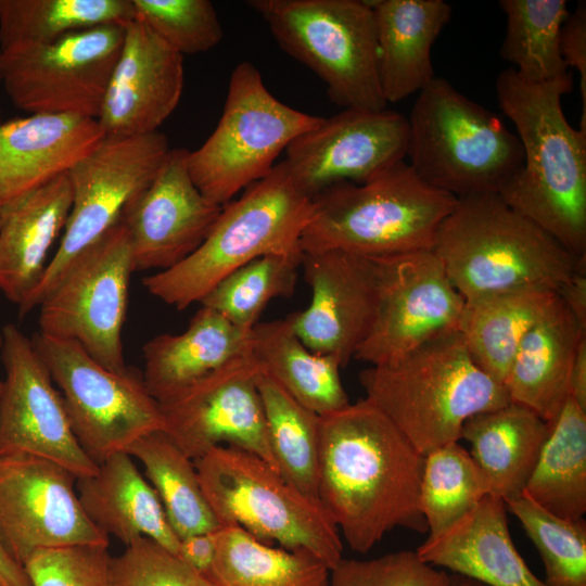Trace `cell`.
<instances>
[{
  "mask_svg": "<svg viewBox=\"0 0 586 586\" xmlns=\"http://www.w3.org/2000/svg\"><path fill=\"white\" fill-rule=\"evenodd\" d=\"M570 398L586 410V337L577 347L570 375Z\"/></svg>",
  "mask_w": 586,
  "mask_h": 586,
  "instance_id": "681fc988",
  "label": "cell"
},
{
  "mask_svg": "<svg viewBox=\"0 0 586 586\" xmlns=\"http://www.w3.org/2000/svg\"><path fill=\"white\" fill-rule=\"evenodd\" d=\"M506 33L500 58L525 81L542 84L569 74L560 53V31L569 15L565 0H500Z\"/></svg>",
  "mask_w": 586,
  "mask_h": 586,
  "instance_id": "8d00e7d4",
  "label": "cell"
},
{
  "mask_svg": "<svg viewBox=\"0 0 586 586\" xmlns=\"http://www.w3.org/2000/svg\"><path fill=\"white\" fill-rule=\"evenodd\" d=\"M84 511L107 537L125 546L145 537L177 555L179 538L149 481L128 453H117L98 464L95 473L77 479Z\"/></svg>",
  "mask_w": 586,
  "mask_h": 586,
  "instance_id": "484cf974",
  "label": "cell"
},
{
  "mask_svg": "<svg viewBox=\"0 0 586 586\" xmlns=\"http://www.w3.org/2000/svg\"><path fill=\"white\" fill-rule=\"evenodd\" d=\"M543 561L547 586H586V521L569 520L524 495L505 501Z\"/></svg>",
  "mask_w": 586,
  "mask_h": 586,
  "instance_id": "60d3db41",
  "label": "cell"
},
{
  "mask_svg": "<svg viewBox=\"0 0 586 586\" xmlns=\"http://www.w3.org/2000/svg\"><path fill=\"white\" fill-rule=\"evenodd\" d=\"M560 53L569 67L579 74L582 117L579 130L586 132V2L579 1L569 13L560 31Z\"/></svg>",
  "mask_w": 586,
  "mask_h": 586,
  "instance_id": "bcb514c9",
  "label": "cell"
},
{
  "mask_svg": "<svg viewBox=\"0 0 586 586\" xmlns=\"http://www.w3.org/2000/svg\"><path fill=\"white\" fill-rule=\"evenodd\" d=\"M309 305L288 315L302 342L345 367L368 336L379 304V266L366 256L330 250L303 253Z\"/></svg>",
  "mask_w": 586,
  "mask_h": 586,
  "instance_id": "ffe728a7",
  "label": "cell"
},
{
  "mask_svg": "<svg viewBox=\"0 0 586 586\" xmlns=\"http://www.w3.org/2000/svg\"><path fill=\"white\" fill-rule=\"evenodd\" d=\"M495 89L523 149L522 168L498 195L574 256L586 257V132L570 125L561 104L571 76L532 84L509 67Z\"/></svg>",
  "mask_w": 586,
  "mask_h": 586,
  "instance_id": "7a4b0ae2",
  "label": "cell"
},
{
  "mask_svg": "<svg viewBox=\"0 0 586 586\" xmlns=\"http://www.w3.org/2000/svg\"><path fill=\"white\" fill-rule=\"evenodd\" d=\"M322 119L279 101L265 86L258 68L241 62L230 75L215 130L188 153L190 176L208 201L225 206L241 190L266 177L280 153Z\"/></svg>",
  "mask_w": 586,
  "mask_h": 586,
  "instance_id": "30bf717a",
  "label": "cell"
},
{
  "mask_svg": "<svg viewBox=\"0 0 586 586\" xmlns=\"http://www.w3.org/2000/svg\"><path fill=\"white\" fill-rule=\"evenodd\" d=\"M188 153L170 149L153 181L120 217L135 270L163 271L181 263L204 242L222 209L196 188Z\"/></svg>",
  "mask_w": 586,
  "mask_h": 586,
  "instance_id": "44dd1931",
  "label": "cell"
},
{
  "mask_svg": "<svg viewBox=\"0 0 586 586\" xmlns=\"http://www.w3.org/2000/svg\"><path fill=\"white\" fill-rule=\"evenodd\" d=\"M72 207L68 173L1 205L0 291L20 305L36 288Z\"/></svg>",
  "mask_w": 586,
  "mask_h": 586,
  "instance_id": "d4e9b609",
  "label": "cell"
},
{
  "mask_svg": "<svg viewBox=\"0 0 586 586\" xmlns=\"http://www.w3.org/2000/svg\"><path fill=\"white\" fill-rule=\"evenodd\" d=\"M558 298L551 290L524 288L464 301L458 332L475 364L506 387L521 341Z\"/></svg>",
  "mask_w": 586,
  "mask_h": 586,
  "instance_id": "1f68e13d",
  "label": "cell"
},
{
  "mask_svg": "<svg viewBox=\"0 0 586 586\" xmlns=\"http://www.w3.org/2000/svg\"><path fill=\"white\" fill-rule=\"evenodd\" d=\"M251 330L206 306L179 334H160L143 346L142 380L158 403L239 357L250 355Z\"/></svg>",
  "mask_w": 586,
  "mask_h": 586,
  "instance_id": "f1b7e54d",
  "label": "cell"
},
{
  "mask_svg": "<svg viewBox=\"0 0 586 586\" xmlns=\"http://www.w3.org/2000/svg\"><path fill=\"white\" fill-rule=\"evenodd\" d=\"M366 398L380 408L423 456L461 440L472 416L510 403L506 387L473 360L451 331L399 359L359 373Z\"/></svg>",
  "mask_w": 586,
  "mask_h": 586,
  "instance_id": "277c9868",
  "label": "cell"
},
{
  "mask_svg": "<svg viewBox=\"0 0 586 586\" xmlns=\"http://www.w3.org/2000/svg\"><path fill=\"white\" fill-rule=\"evenodd\" d=\"M132 271L129 233L119 220L75 259L38 306L39 332L75 341L105 368L126 371L122 330Z\"/></svg>",
  "mask_w": 586,
  "mask_h": 586,
  "instance_id": "4fadbf2b",
  "label": "cell"
},
{
  "mask_svg": "<svg viewBox=\"0 0 586 586\" xmlns=\"http://www.w3.org/2000/svg\"><path fill=\"white\" fill-rule=\"evenodd\" d=\"M330 568L306 550L263 543L235 525L217 530L214 586H329Z\"/></svg>",
  "mask_w": 586,
  "mask_h": 586,
  "instance_id": "836d02e7",
  "label": "cell"
},
{
  "mask_svg": "<svg viewBox=\"0 0 586 586\" xmlns=\"http://www.w3.org/2000/svg\"><path fill=\"white\" fill-rule=\"evenodd\" d=\"M569 520L586 513V410L569 397L553 421L523 494Z\"/></svg>",
  "mask_w": 586,
  "mask_h": 586,
  "instance_id": "d6a6232c",
  "label": "cell"
},
{
  "mask_svg": "<svg viewBox=\"0 0 586 586\" xmlns=\"http://www.w3.org/2000/svg\"><path fill=\"white\" fill-rule=\"evenodd\" d=\"M76 481L52 461L0 455V542L20 565L40 549L109 545L84 511Z\"/></svg>",
  "mask_w": 586,
  "mask_h": 586,
  "instance_id": "e0dca14e",
  "label": "cell"
},
{
  "mask_svg": "<svg viewBox=\"0 0 586 586\" xmlns=\"http://www.w3.org/2000/svg\"><path fill=\"white\" fill-rule=\"evenodd\" d=\"M125 547L123 553L111 558V586H214L150 538H139Z\"/></svg>",
  "mask_w": 586,
  "mask_h": 586,
  "instance_id": "f6af8a7d",
  "label": "cell"
},
{
  "mask_svg": "<svg viewBox=\"0 0 586 586\" xmlns=\"http://www.w3.org/2000/svg\"><path fill=\"white\" fill-rule=\"evenodd\" d=\"M448 586H485L473 579L463 577L461 575L449 573V584Z\"/></svg>",
  "mask_w": 586,
  "mask_h": 586,
  "instance_id": "816d5d0a",
  "label": "cell"
},
{
  "mask_svg": "<svg viewBox=\"0 0 586 586\" xmlns=\"http://www.w3.org/2000/svg\"><path fill=\"white\" fill-rule=\"evenodd\" d=\"M423 463L367 398L320 416L317 498L356 552H368L396 527L428 532L420 509Z\"/></svg>",
  "mask_w": 586,
  "mask_h": 586,
  "instance_id": "6da1fadb",
  "label": "cell"
},
{
  "mask_svg": "<svg viewBox=\"0 0 586 586\" xmlns=\"http://www.w3.org/2000/svg\"><path fill=\"white\" fill-rule=\"evenodd\" d=\"M132 0H0V51L54 42L87 28L126 26Z\"/></svg>",
  "mask_w": 586,
  "mask_h": 586,
  "instance_id": "e575fe53",
  "label": "cell"
},
{
  "mask_svg": "<svg viewBox=\"0 0 586 586\" xmlns=\"http://www.w3.org/2000/svg\"><path fill=\"white\" fill-rule=\"evenodd\" d=\"M432 251L464 301L524 288L559 291L578 258L497 193L457 199Z\"/></svg>",
  "mask_w": 586,
  "mask_h": 586,
  "instance_id": "3957f363",
  "label": "cell"
},
{
  "mask_svg": "<svg viewBox=\"0 0 586 586\" xmlns=\"http://www.w3.org/2000/svg\"><path fill=\"white\" fill-rule=\"evenodd\" d=\"M2 391H3V383H2V380H0V403H1V397H2Z\"/></svg>",
  "mask_w": 586,
  "mask_h": 586,
  "instance_id": "11a10c76",
  "label": "cell"
},
{
  "mask_svg": "<svg viewBox=\"0 0 586 586\" xmlns=\"http://www.w3.org/2000/svg\"><path fill=\"white\" fill-rule=\"evenodd\" d=\"M0 216H1V204H0Z\"/></svg>",
  "mask_w": 586,
  "mask_h": 586,
  "instance_id": "6f0895ef",
  "label": "cell"
},
{
  "mask_svg": "<svg viewBox=\"0 0 586 586\" xmlns=\"http://www.w3.org/2000/svg\"><path fill=\"white\" fill-rule=\"evenodd\" d=\"M105 137L95 118L29 114L0 123V204L68 173Z\"/></svg>",
  "mask_w": 586,
  "mask_h": 586,
  "instance_id": "603a6c76",
  "label": "cell"
},
{
  "mask_svg": "<svg viewBox=\"0 0 586 586\" xmlns=\"http://www.w3.org/2000/svg\"><path fill=\"white\" fill-rule=\"evenodd\" d=\"M373 259L379 266L378 310L355 359L370 366L390 364L458 330L464 298L432 250Z\"/></svg>",
  "mask_w": 586,
  "mask_h": 586,
  "instance_id": "9a60e30c",
  "label": "cell"
},
{
  "mask_svg": "<svg viewBox=\"0 0 586 586\" xmlns=\"http://www.w3.org/2000/svg\"><path fill=\"white\" fill-rule=\"evenodd\" d=\"M250 355L260 373L319 416L349 404L340 375V362L332 356L309 349L288 316L254 326L250 334Z\"/></svg>",
  "mask_w": 586,
  "mask_h": 586,
  "instance_id": "4dcf8cb0",
  "label": "cell"
},
{
  "mask_svg": "<svg viewBox=\"0 0 586 586\" xmlns=\"http://www.w3.org/2000/svg\"><path fill=\"white\" fill-rule=\"evenodd\" d=\"M109 545L40 549L23 568L31 586H111Z\"/></svg>",
  "mask_w": 586,
  "mask_h": 586,
  "instance_id": "ee69618b",
  "label": "cell"
},
{
  "mask_svg": "<svg viewBox=\"0 0 586 586\" xmlns=\"http://www.w3.org/2000/svg\"><path fill=\"white\" fill-rule=\"evenodd\" d=\"M584 327L558 298L525 334L506 382L510 402L552 424L570 397V375Z\"/></svg>",
  "mask_w": 586,
  "mask_h": 586,
  "instance_id": "83f0119b",
  "label": "cell"
},
{
  "mask_svg": "<svg viewBox=\"0 0 586 586\" xmlns=\"http://www.w3.org/2000/svg\"><path fill=\"white\" fill-rule=\"evenodd\" d=\"M313 199L292 178L284 161L225 206L204 242L176 266L142 279L146 291L183 310L226 276L267 254L303 253L300 240Z\"/></svg>",
  "mask_w": 586,
  "mask_h": 586,
  "instance_id": "8992f818",
  "label": "cell"
},
{
  "mask_svg": "<svg viewBox=\"0 0 586 586\" xmlns=\"http://www.w3.org/2000/svg\"><path fill=\"white\" fill-rule=\"evenodd\" d=\"M183 77V55L141 21L129 22L95 118L105 137L157 131L180 101Z\"/></svg>",
  "mask_w": 586,
  "mask_h": 586,
  "instance_id": "7402d4cb",
  "label": "cell"
},
{
  "mask_svg": "<svg viewBox=\"0 0 586 586\" xmlns=\"http://www.w3.org/2000/svg\"><path fill=\"white\" fill-rule=\"evenodd\" d=\"M449 573L400 550L359 560L344 557L330 571L329 586H448Z\"/></svg>",
  "mask_w": 586,
  "mask_h": 586,
  "instance_id": "7bdbcfd3",
  "label": "cell"
},
{
  "mask_svg": "<svg viewBox=\"0 0 586 586\" xmlns=\"http://www.w3.org/2000/svg\"><path fill=\"white\" fill-rule=\"evenodd\" d=\"M491 495L485 475L459 442L424 456L420 509L429 535L442 532Z\"/></svg>",
  "mask_w": 586,
  "mask_h": 586,
  "instance_id": "f35d334b",
  "label": "cell"
},
{
  "mask_svg": "<svg viewBox=\"0 0 586 586\" xmlns=\"http://www.w3.org/2000/svg\"><path fill=\"white\" fill-rule=\"evenodd\" d=\"M216 551L217 530L180 538L177 556L192 570L209 581Z\"/></svg>",
  "mask_w": 586,
  "mask_h": 586,
  "instance_id": "7dc6e473",
  "label": "cell"
},
{
  "mask_svg": "<svg viewBox=\"0 0 586 586\" xmlns=\"http://www.w3.org/2000/svg\"><path fill=\"white\" fill-rule=\"evenodd\" d=\"M456 203V196L429 186L402 161L367 182H339L316 195L300 247L369 258L432 250Z\"/></svg>",
  "mask_w": 586,
  "mask_h": 586,
  "instance_id": "5b68a950",
  "label": "cell"
},
{
  "mask_svg": "<svg viewBox=\"0 0 586 586\" xmlns=\"http://www.w3.org/2000/svg\"><path fill=\"white\" fill-rule=\"evenodd\" d=\"M0 586H5V585H4L3 583H2V581H1V579H0Z\"/></svg>",
  "mask_w": 586,
  "mask_h": 586,
  "instance_id": "9f6ffc18",
  "label": "cell"
},
{
  "mask_svg": "<svg viewBox=\"0 0 586 586\" xmlns=\"http://www.w3.org/2000/svg\"><path fill=\"white\" fill-rule=\"evenodd\" d=\"M1 364L5 378L0 403V455H25L52 461L77 479L98 464L78 443L61 393L31 339L15 324L2 329Z\"/></svg>",
  "mask_w": 586,
  "mask_h": 586,
  "instance_id": "ac0fdd59",
  "label": "cell"
},
{
  "mask_svg": "<svg viewBox=\"0 0 586 586\" xmlns=\"http://www.w3.org/2000/svg\"><path fill=\"white\" fill-rule=\"evenodd\" d=\"M194 466L220 526L235 525L263 543L306 550L330 570L343 558L341 534L319 500L292 486L263 458L224 445Z\"/></svg>",
  "mask_w": 586,
  "mask_h": 586,
  "instance_id": "ba28073f",
  "label": "cell"
},
{
  "mask_svg": "<svg viewBox=\"0 0 586 586\" xmlns=\"http://www.w3.org/2000/svg\"><path fill=\"white\" fill-rule=\"evenodd\" d=\"M169 150L158 130L104 137L68 171L72 207L63 237L40 281L18 305L21 317L38 307L75 259L119 222L126 207L153 181Z\"/></svg>",
  "mask_w": 586,
  "mask_h": 586,
  "instance_id": "8fae6325",
  "label": "cell"
},
{
  "mask_svg": "<svg viewBox=\"0 0 586 586\" xmlns=\"http://www.w3.org/2000/svg\"><path fill=\"white\" fill-rule=\"evenodd\" d=\"M257 386L278 471L304 495L318 499L320 416L263 373Z\"/></svg>",
  "mask_w": 586,
  "mask_h": 586,
  "instance_id": "74e56055",
  "label": "cell"
},
{
  "mask_svg": "<svg viewBox=\"0 0 586 586\" xmlns=\"http://www.w3.org/2000/svg\"><path fill=\"white\" fill-rule=\"evenodd\" d=\"M259 374L251 355L239 357L158 402L163 432L193 461L227 445L253 453L278 470L257 386Z\"/></svg>",
  "mask_w": 586,
  "mask_h": 586,
  "instance_id": "2e32d148",
  "label": "cell"
},
{
  "mask_svg": "<svg viewBox=\"0 0 586 586\" xmlns=\"http://www.w3.org/2000/svg\"><path fill=\"white\" fill-rule=\"evenodd\" d=\"M507 507L493 495L415 550L424 562L485 586H547L511 538Z\"/></svg>",
  "mask_w": 586,
  "mask_h": 586,
  "instance_id": "cb8c5ba5",
  "label": "cell"
},
{
  "mask_svg": "<svg viewBox=\"0 0 586 586\" xmlns=\"http://www.w3.org/2000/svg\"><path fill=\"white\" fill-rule=\"evenodd\" d=\"M2 347H3V334H2V330H0V364L2 360Z\"/></svg>",
  "mask_w": 586,
  "mask_h": 586,
  "instance_id": "f5cc1de1",
  "label": "cell"
},
{
  "mask_svg": "<svg viewBox=\"0 0 586 586\" xmlns=\"http://www.w3.org/2000/svg\"><path fill=\"white\" fill-rule=\"evenodd\" d=\"M279 47L311 69L344 109L387 107L379 80L375 18L364 0H251Z\"/></svg>",
  "mask_w": 586,
  "mask_h": 586,
  "instance_id": "9c48e42d",
  "label": "cell"
},
{
  "mask_svg": "<svg viewBox=\"0 0 586 586\" xmlns=\"http://www.w3.org/2000/svg\"><path fill=\"white\" fill-rule=\"evenodd\" d=\"M31 341L60 390L78 443L97 464L164 431L158 403L142 378L105 368L75 341L40 332Z\"/></svg>",
  "mask_w": 586,
  "mask_h": 586,
  "instance_id": "7c38bea8",
  "label": "cell"
},
{
  "mask_svg": "<svg viewBox=\"0 0 586 586\" xmlns=\"http://www.w3.org/2000/svg\"><path fill=\"white\" fill-rule=\"evenodd\" d=\"M132 3L136 18L181 55L209 51L222 40V26L208 0H132Z\"/></svg>",
  "mask_w": 586,
  "mask_h": 586,
  "instance_id": "b9f144b4",
  "label": "cell"
},
{
  "mask_svg": "<svg viewBox=\"0 0 586 586\" xmlns=\"http://www.w3.org/2000/svg\"><path fill=\"white\" fill-rule=\"evenodd\" d=\"M408 119V165L457 199L499 193L523 166V149L498 115L445 78L418 92Z\"/></svg>",
  "mask_w": 586,
  "mask_h": 586,
  "instance_id": "52a82bcc",
  "label": "cell"
},
{
  "mask_svg": "<svg viewBox=\"0 0 586 586\" xmlns=\"http://www.w3.org/2000/svg\"><path fill=\"white\" fill-rule=\"evenodd\" d=\"M408 119L396 111L344 109L285 149V164L313 200L332 184L364 183L405 161Z\"/></svg>",
  "mask_w": 586,
  "mask_h": 586,
  "instance_id": "d6986e66",
  "label": "cell"
},
{
  "mask_svg": "<svg viewBox=\"0 0 586 586\" xmlns=\"http://www.w3.org/2000/svg\"><path fill=\"white\" fill-rule=\"evenodd\" d=\"M559 296L575 318L586 327V259L576 267Z\"/></svg>",
  "mask_w": 586,
  "mask_h": 586,
  "instance_id": "c3c4849f",
  "label": "cell"
},
{
  "mask_svg": "<svg viewBox=\"0 0 586 586\" xmlns=\"http://www.w3.org/2000/svg\"><path fill=\"white\" fill-rule=\"evenodd\" d=\"M124 35L125 26L105 25L1 52V81L10 100L29 114L97 118Z\"/></svg>",
  "mask_w": 586,
  "mask_h": 586,
  "instance_id": "5bb4252c",
  "label": "cell"
},
{
  "mask_svg": "<svg viewBox=\"0 0 586 586\" xmlns=\"http://www.w3.org/2000/svg\"><path fill=\"white\" fill-rule=\"evenodd\" d=\"M380 87L386 103L420 92L435 77L431 49L451 17L443 0H373Z\"/></svg>",
  "mask_w": 586,
  "mask_h": 586,
  "instance_id": "4316f807",
  "label": "cell"
},
{
  "mask_svg": "<svg viewBox=\"0 0 586 586\" xmlns=\"http://www.w3.org/2000/svg\"><path fill=\"white\" fill-rule=\"evenodd\" d=\"M127 453L144 468L179 539L220 527L203 494L194 461L163 431L139 438Z\"/></svg>",
  "mask_w": 586,
  "mask_h": 586,
  "instance_id": "d590c367",
  "label": "cell"
},
{
  "mask_svg": "<svg viewBox=\"0 0 586 586\" xmlns=\"http://www.w3.org/2000/svg\"><path fill=\"white\" fill-rule=\"evenodd\" d=\"M0 579L5 586H31L27 574L0 542Z\"/></svg>",
  "mask_w": 586,
  "mask_h": 586,
  "instance_id": "f907efd6",
  "label": "cell"
},
{
  "mask_svg": "<svg viewBox=\"0 0 586 586\" xmlns=\"http://www.w3.org/2000/svg\"><path fill=\"white\" fill-rule=\"evenodd\" d=\"M551 426L512 402L464 422L461 438L470 444L469 453L485 475L491 495L506 501L523 494Z\"/></svg>",
  "mask_w": 586,
  "mask_h": 586,
  "instance_id": "f546056e",
  "label": "cell"
},
{
  "mask_svg": "<svg viewBox=\"0 0 586 586\" xmlns=\"http://www.w3.org/2000/svg\"><path fill=\"white\" fill-rule=\"evenodd\" d=\"M1 77H2V55H1V51H0V81H1ZM0 117H1V113H0Z\"/></svg>",
  "mask_w": 586,
  "mask_h": 586,
  "instance_id": "db71d44e",
  "label": "cell"
},
{
  "mask_svg": "<svg viewBox=\"0 0 586 586\" xmlns=\"http://www.w3.org/2000/svg\"><path fill=\"white\" fill-rule=\"evenodd\" d=\"M302 257L303 253L257 257L221 279L200 304L250 331L271 300L294 293Z\"/></svg>",
  "mask_w": 586,
  "mask_h": 586,
  "instance_id": "ab89813d",
  "label": "cell"
}]
</instances>
